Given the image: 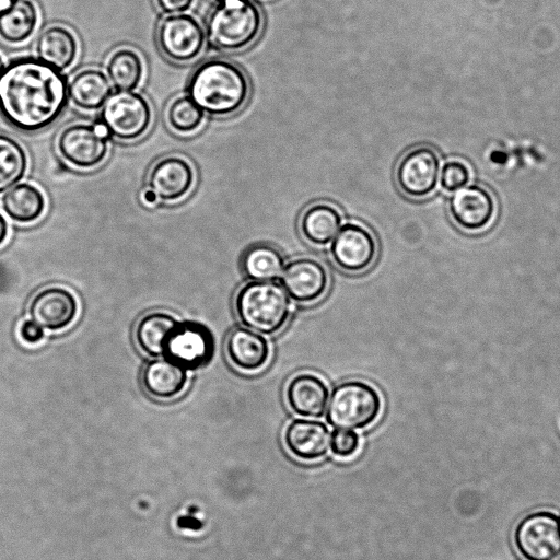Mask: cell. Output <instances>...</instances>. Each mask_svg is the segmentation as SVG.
<instances>
[{
  "label": "cell",
  "instance_id": "cell-18",
  "mask_svg": "<svg viewBox=\"0 0 560 560\" xmlns=\"http://www.w3.org/2000/svg\"><path fill=\"white\" fill-rule=\"evenodd\" d=\"M224 348L230 363L249 374L261 371L268 364L271 352L267 338L247 327L232 329Z\"/></svg>",
  "mask_w": 560,
  "mask_h": 560
},
{
  "label": "cell",
  "instance_id": "cell-17",
  "mask_svg": "<svg viewBox=\"0 0 560 560\" xmlns=\"http://www.w3.org/2000/svg\"><path fill=\"white\" fill-rule=\"evenodd\" d=\"M329 395L325 381L312 372H300L291 376L283 392L288 408L299 417L311 419L324 416Z\"/></svg>",
  "mask_w": 560,
  "mask_h": 560
},
{
  "label": "cell",
  "instance_id": "cell-20",
  "mask_svg": "<svg viewBox=\"0 0 560 560\" xmlns=\"http://www.w3.org/2000/svg\"><path fill=\"white\" fill-rule=\"evenodd\" d=\"M187 370L166 358L149 361L141 373L144 392L155 399H172L179 395L187 384Z\"/></svg>",
  "mask_w": 560,
  "mask_h": 560
},
{
  "label": "cell",
  "instance_id": "cell-35",
  "mask_svg": "<svg viewBox=\"0 0 560 560\" xmlns=\"http://www.w3.org/2000/svg\"><path fill=\"white\" fill-rule=\"evenodd\" d=\"M191 508L187 514L178 517L177 525L179 528L188 529V530H198L201 527V522L199 518L195 515L196 513L192 512Z\"/></svg>",
  "mask_w": 560,
  "mask_h": 560
},
{
  "label": "cell",
  "instance_id": "cell-41",
  "mask_svg": "<svg viewBox=\"0 0 560 560\" xmlns=\"http://www.w3.org/2000/svg\"><path fill=\"white\" fill-rule=\"evenodd\" d=\"M214 1H219V2H222V1H224V0H214Z\"/></svg>",
  "mask_w": 560,
  "mask_h": 560
},
{
  "label": "cell",
  "instance_id": "cell-3",
  "mask_svg": "<svg viewBox=\"0 0 560 560\" xmlns=\"http://www.w3.org/2000/svg\"><path fill=\"white\" fill-rule=\"evenodd\" d=\"M234 311L244 327L272 336L288 324L292 306L283 288L273 281H249L234 296Z\"/></svg>",
  "mask_w": 560,
  "mask_h": 560
},
{
  "label": "cell",
  "instance_id": "cell-26",
  "mask_svg": "<svg viewBox=\"0 0 560 560\" xmlns=\"http://www.w3.org/2000/svg\"><path fill=\"white\" fill-rule=\"evenodd\" d=\"M178 320L171 314L153 311L144 314L133 330L138 348L152 358H162L165 340Z\"/></svg>",
  "mask_w": 560,
  "mask_h": 560
},
{
  "label": "cell",
  "instance_id": "cell-8",
  "mask_svg": "<svg viewBox=\"0 0 560 560\" xmlns=\"http://www.w3.org/2000/svg\"><path fill=\"white\" fill-rule=\"evenodd\" d=\"M214 351L215 340L212 331L201 323L185 320L178 322L168 334L163 358L187 371H195L209 364Z\"/></svg>",
  "mask_w": 560,
  "mask_h": 560
},
{
  "label": "cell",
  "instance_id": "cell-1",
  "mask_svg": "<svg viewBox=\"0 0 560 560\" xmlns=\"http://www.w3.org/2000/svg\"><path fill=\"white\" fill-rule=\"evenodd\" d=\"M61 71L37 57H20L0 74V114L14 129L33 133L52 125L68 101Z\"/></svg>",
  "mask_w": 560,
  "mask_h": 560
},
{
  "label": "cell",
  "instance_id": "cell-24",
  "mask_svg": "<svg viewBox=\"0 0 560 560\" xmlns=\"http://www.w3.org/2000/svg\"><path fill=\"white\" fill-rule=\"evenodd\" d=\"M4 213L14 222L28 224L37 221L46 209L42 189L33 183H18L1 198Z\"/></svg>",
  "mask_w": 560,
  "mask_h": 560
},
{
  "label": "cell",
  "instance_id": "cell-36",
  "mask_svg": "<svg viewBox=\"0 0 560 560\" xmlns=\"http://www.w3.org/2000/svg\"><path fill=\"white\" fill-rule=\"evenodd\" d=\"M9 232V225L5 220V218L0 213V245H2L7 237Z\"/></svg>",
  "mask_w": 560,
  "mask_h": 560
},
{
  "label": "cell",
  "instance_id": "cell-11",
  "mask_svg": "<svg viewBox=\"0 0 560 560\" xmlns=\"http://www.w3.org/2000/svg\"><path fill=\"white\" fill-rule=\"evenodd\" d=\"M440 173L441 161L434 149L419 145L404 153L398 160L395 182L406 197L423 199L435 190Z\"/></svg>",
  "mask_w": 560,
  "mask_h": 560
},
{
  "label": "cell",
  "instance_id": "cell-32",
  "mask_svg": "<svg viewBox=\"0 0 560 560\" xmlns=\"http://www.w3.org/2000/svg\"><path fill=\"white\" fill-rule=\"evenodd\" d=\"M360 446V438L353 430L335 429L330 438V450L339 457L353 456Z\"/></svg>",
  "mask_w": 560,
  "mask_h": 560
},
{
  "label": "cell",
  "instance_id": "cell-27",
  "mask_svg": "<svg viewBox=\"0 0 560 560\" xmlns=\"http://www.w3.org/2000/svg\"><path fill=\"white\" fill-rule=\"evenodd\" d=\"M106 75L118 91H133L142 82L144 63L141 56L130 47L114 50L106 62Z\"/></svg>",
  "mask_w": 560,
  "mask_h": 560
},
{
  "label": "cell",
  "instance_id": "cell-33",
  "mask_svg": "<svg viewBox=\"0 0 560 560\" xmlns=\"http://www.w3.org/2000/svg\"><path fill=\"white\" fill-rule=\"evenodd\" d=\"M19 332L22 340L27 343H37L44 338V328L32 319L24 320Z\"/></svg>",
  "mask_w": 560,
  "mask_h": 560
},
{
  "label": "cell",
  "instance_id": "cell-34",
  "mask_svg": "<svg viewBox=\"0 0 560 560\" xmlns=\"http://www.w3.org/2000/svg\"><path fill=\"white\" fill-rule=\"evenodd\" d=\"M195 0H155L160 11L170 14H179L188 11L194 4Z\"/></svg>",
  "mask_w": 560,
  "mask_h": 560
},
{
  "label": "cell",
  "instance_id": "cell-31",
  "mask_svg": "<svg viewBox=\"0 0 560 560\" xmlns=\"http://www.w3.org/2000/svg\"><path fill=\"white\" fill-rule=\"evenodd\" d=\"M469 179V170L467 165L460 161H448L441 170L440 184L446 191H455L466 186Z\"/></svg>",
  "mask_w": 560,
  "mask_h": 560
},
{
  "label": "cell",
  "instance_id": "cell-29",
  "mask_svg": "<svg viewBox=\"0 0 560 560\" xmlns=\"http://www.w3.org/2000/svg\"><path fill=\"white\" fill-rule=\"evenodd\" d=\"M28 156L13 137L0 132V194L18 184L26 174Z\"/></svg>",
  "mask_w": 560,
  "mask_h": 560
},
{
  "label": "cell",
  "instance_id": "cell-15",
  "mask_svg": "<svg viewBox=\"0 0 560 560\" xmlns=\"http://www.w3.org/2000/svg\"><path fill=\"white\" fill-rule=\"evenodd\" d=\"M448 212L458 228L467 232H478L491 223L495 203L486 188L469 185L453 191L448 200Z\"/></svg>",
  "mask_w": 560,
  "mask_h": 560
},
{
  "label": "cell",
  "instance_id": "cell-23",
  "mask_svg": "<svg viewBox=\"0 0 560 560\" xmlns=\"http://www.w3.org/2000/svg\"><path fill=\"white\" fill-rule=\"evenodd\" d=\"M110 94L112 84L107 75L95 68L80 70L68 83V97L82 110L102 108Z\"/></svg>",
  "mask_w": 560,
  "mask_h": 560
},
{
  "label": "cell",
  "instance_id": "cell-25",
  "mask_svg": "<svg viewBox=\"0 0 560 560\" xmlns=\"http://www.w3.org/2000/svg\"><path fill=\"white\" fill-rule=\"evenodd\" d=\"M285 265L281 252L266 243L249 245L241 256L240 266L250 281H275Z\"/></svg>",
  "mask_w": 560,
  "mask_h": 560
},
{
  "label": "cell",
  "instance_id": "cell-6",
  "mask_svg": "<svg viewBox=\"0 0 560 560\" xmlns=\"http://www.w3.org/2000/svg\"><path fill=\"white\" fill-rule=\"evenodd\" d=\"M100 117L108 135L120 141H133L147 133L153 114L143 95L117 90L102 106Z\"/></svg>",
  "mask_w": 560,
  "mask_h": 560
},
{
  "label": "cell",
  "instance_id": "cell-9",
  "mask_svg": "<svg viewBox=\"0 0 560 560\" xmlns=\"http://www.w3.org/2000/svg\"><path fill=\"white\" fill-rule=\"evenodd\" d=\"M514 545L526 560H553L560 556V518L550 511H535L516 524Z\"/></svg>",
  "mask_w": 560,
  "mask_h": 560
},
{
  "label": "cell",
  "instance_id": "cell-2",
  "mask_svg": "<svg viewBox=\"0 0 560 560\" xmlns=\"http://www.w3.org/2000/svg\"><path fill=\"white\" fill-rule=\"evenodd\" d=\"M250 82L244 70L224 58H210L191 72L187 96L205 113L228 117L238 113L250 96Z\"/></svg>",
  "mask_w": 560,
  "mask_h": 560
},
{
  "label": "cell",
  "instance_id": "cell-5",
  "mask_svg": "<svg viewBox=\"0 0 560 560\" xmlns=\"http://www.w3.org/2000/svg\"><path fill=\"white\" fill-rule=\"evenodd\" d=\"M326 409V420L335 429H365L380 418L383 399L370 383L348 380L331 390Z\"/></svg>",
  "mask_w": 560,
  "mask_h": 560
},
{
  "label": "cell",
  "instance_id": "cell-30",
  "mask_svg": "<svg viewBox=\"0 0 560 560\" xmlns=\"http://www.w3.org/2000/svg\"><path fill=\"white\" fill-rule=\"evenodd\" d=\"M165 116L168 127L179 135L197 131L205 120V113L187 95L175 97Z\"/></svg>",
  "mask_w": 560,
  "mask_h": 560
},
{
  "label": "cell",
  "instance_id": "cell-10",
  "mask_svg": "<svg viewBox=\"0 0 560 560\" xmlns=\"http://www.w3.org/2000/svg\"><path fill=\"white\" fill-rule=\"evenodd\" d=\"M206 32L186 13L164 16L156 28V43L162 55L175 63L195 60L202 51Z\"/></svg>",
  "mask_w": 560,
  "mask_h": 560
},
{
  "label": "cell",
  "instance_id": "cell-22",
  "mask_svg": "<svg viewBox=\"0 0 560 560\" xmlns=\"http://www.w3.org/2000/svg\"><path fill=\"white\" fill-rule=\"evenodd\" d=\"M35 50L38 59L63 71L75 61L79 46L75 35L68 27L51 25L39 34Z\"/></svg>",
  "mask_w": 560,
  "mask_h": 560
},
{
  "label": "cell",
  "instance_id": "cell-21",
  "mask_svg": "<svg viewBox=\"0 0 560 560\" xmlns=\"http://www.w3.org/2000/svg\"><path fill=\"white\" fill-rule=\"evenodd\" d=\"M342 224L338 208L329 202H316L306 207L299 220L301 236L311 245H329Z\"/></svg>",
  "mask_w": 560,
  "mask_h": 560
},
{
  "label": "cell",
  "instance_id": "cell-7",
  "mask_svg": "<svg viewBox=\"0 0 560 560\" xmlns=\"http://www.w3.org/2000/svg\"><path fill=\"white\" fill-rule=\"evenodd\" d=\"M107 136L102 124H71L60 130L56 149L72 167L92 170L100 166L108 155Z\"/></svg>",
  "mask_w": 560,
  "mask_h": 560
},
{
  "label": "cell",
  "instance_id": "cell-38",
  "mask_svg": "<svg viewBox=\"0 0 560 560\" xmlns=\"http://www.w3.org/2000/svg\"><path fill=\"white\" fill-rule=\"evenodd\" d=\"M20 0H0V13L3 11L9 10L12 8L15 3H18Z\"/></svg>",
  "mask_w": 560,
  "mask_h": 560
},
{
  "label": "cell",
  "instance_id": "cell-14",
  "mask_svg": "<svg viewBox=\"0 0 560 560\" xmlns=\"http://www.w3.org/2000/svg\"><path fill=\"white\" fill-rule=\"evenodd\" d=\"M195 179L191 163L182 155L171 154L161 158L151 166L147 185L158 200L173 202L189 194Z\"/></svg>",
  "mask_w": 560,
  "mask_h": 560
},
{
  "label": "cell",
  "instance_id": "cell-12",
  "mask_svg": "<svg viewBox=\"0 0 560 560\" xmlns=\"http://www.w3.org/2000/svg\"><path fill=\"white\" fill-rule=\"evenodd\" d=\"M377 252L374 234L357 222L341 225L329 246L334 265L348 273H361L370 269L376 260Z\"/></svg>",
  "mask_w": 560,
  "mask_h": 560
},
{
  "label": "cell",
  "instance_id": "cell-16",
  "mask_svg": "<svg viewBox=\"0 0 560 560\" xmlns=\"http://www.w3.org/2000/svg\"><path fill=\"white\" fill-rule=\"evenodd\" d=\"M30 319L44 329L60 330L68 327L78 313L74 294L66 288L52 285L38 291L30 301Z\"/></svg>",
  "mask_w": 560,
  "mask_h": 560
},
{
  "label": "cell",
  "instance_id": "cell-4",
  "mask_svg": "<svg viewBox=\"0 0 560 560\" xmlns=\"http://www.w3.org/2000/svg\"><path fill=\"white\" fill-rule=\"evenodd\" d=\"M262 26L261 10L253 0H224L210 12L206 34L217 49L236 52L253 45Z\"/></svg>",
  "mask_w": 560,
  "mask_h": 560
},
{
  "label": "cell",
  "instance_id": "cell-39",
  "mask_svg": "<svg viewBox=\"0 0 560 560\" xmlns=\"http://www.w3.org/2000/svg\"><path fill=\"white\" fill-rule=\"evenodd\" d=\"M4 67H5L4 61H3L2 57L0 56V74L3 71Z\"/></svg>",
  "mask_w": 560,
  "mask_h": 560
},
{
  "label": "cell",
  "instance_id": "cell-13",
  "mask_svg": "<svg viewBox=\"0 0 560 560\" xmlns=\"http://www.w3.org/2000/svg\"><path fill=\"white\" fill-rule=\"evenodd\" d=\"M330 283L325 265L312 257H299L284 265L280 284L290 299L313 304L324 298Z\"/></svg>",
  "mask_w": 560,
  "mask_h": 560
},
{
  "label": "cell",
  "instance_id": "cell-42",
  "mask_svg": "<svg viewBox=\"0 0 560 560\" xmlns=\"http://www.w3.org/2000/svg\"><path fill=\"white\" fill-rule=\"evenodd\" d=\"M559 518H560V516H559Z\"/></svg>",
  "mask_w": 560,
  "mask_h": 560
},
{
  "label": "cell",
  "instance_id": "cell-40",
  "mask_svg": "<svg viewBox=\"0 0 560 560\" xmlns=\"http://www.w3.org/2000/svg\"><path fill=\"white\" fill-rule=\"evenodd\" d=\"M553 560H560V556H558V557H557L556 559H553Z\"/></svg>",
  "mask_w": 560,
  "mask_h": 560
},
{
  "label": "cell",
  "instance_id": "cell-37",
  "mask_svg": "<svg viewBox=\"0 0 560 560\" xmlns=\"http://www.w3.org/2000/svg\"><path fill=\"white\" fill-rule=\"evenodd\" d=\"M142 200H143L144 203H147L149 206H152V205H154L158 201V198H156L155 194L152 190L147 188L142 192Z\"/></svg>",
  "mask_w": 560,
  "mask_h": 560
},
{
  "label": "cell",
  "instance_id": "cell-19",
  "mask_svg": "<svg viewBox=\"0 0 560 560\" xmlns=\"http://www.w3.org/2000/svg\"><path fill=\"white\" fill-rule=\"evenodd\" d=\"M331 434L327 425L312 419H294L283 431V442L289 452L303 460L323 457L330 447Z\"/></svg>",
  "mask_w": 560,
  "mask_h": 560
},
{
  "label": "cell",
  "instance_id": "cell-28",
  "mask_svg": "<svg viewBox=\"0 0 560 560\" xmlns=\"http://www.w3.org/2000/svg\"><path fill=\"white\" fill-rule=\"evenodd\" d=\"M38 24V10L33 1L20 0L0 13V38L9 44L27 40Z\"/></svg>",
  "mask_w": 560,
  "mask_h": 560
}]
</instances>
